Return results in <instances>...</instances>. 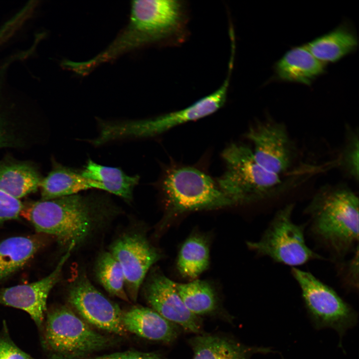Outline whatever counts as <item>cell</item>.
<instances>
[{"instance_id":"6da1fadb","label":"cell","mask_w":359,"mask_h":359,"mask_svg":"<svg viewBox=\"0 0 359 359\" xmlns=\"http://www.w3.org/2000/svg\"><path fill=\"white\" fill-rule=\"evenodd\" d=\"M358 196L347 185L326 184L320 188L306 207L310 232L330 252L343 261L359 246Z\"/></svg>"},{"instance_id":"7a4b0ae2","label":"cell","mask_w":359,"mask_h":359,"mask_svg":"<svg viewBox=\"0 0 359 359\" xmlns=\"http://www.w3.org/2000/svg\"><path fill=\"white\" fill-rule=\"evenodd\" d=\"M109 205L103 196L78 193L31 203L24 206L20 215L36 231L55 237L68 249L88 237L94 219Z\"/></svg>"},{"instance_id":"3957f363","label":"cell","mask_w":359,"mask_h":359,"mask_svg":"<svg viewBox=\"0 0 359 359\" xmlns=\"http://www.w3.org/2000/svg\"><path fill=\"white\" fill-rule=\"evenodd\" d=\"M222 157L225 170L216 181L234 204L268 199L284 191L285 183L281 176L260 166L248 146L231 144L224 150Z\"/></svg>"},{"instance_id":"277c9868","label":"cell","mask_w":359,"mask_h":359,"mask_svg":"<svg viewBox=\"0 0 359 359\" xmlns=\"http://www.w3.org/2000/svg\"><path fill=\"white\" fill-rule=\"evenodd\" d=\"M232 69L231 66H229L228 75L218 89L181 110L144 120L102 121L99 127L100 141L105 144L127 138L151 137L181 124L212 114L225 102Z\"/></svg>"},{"instance_id":"5b68a950","label":"cell","mask_w":359,"mask_h":359,"mask_svg":"<svg viewBox=\"0 0 359 359\" xmlns=\"http://www.w3.org/2000/svg\"><path fill=\"white\" fill-rule=\"evenodd\" d=\"M170 209L176 212L213 209L234 204L216 181L192 167L170 168L159 183Z\"/></svg>"},{"instance_id":"8992f818","label":"cell","mask_w":359,"mask_h":359,"mask_svg":"<svg viewBox=\"0 0 359 359\" xmlns=\"http://www.w3.org/2000/svg\"><path fill=\"white\" fill-rule=\"evenodd\" d=\"M44 334L46 345L56 359H80L113 343L65 306L47 313Z\"/></svg>"},{"instance_id":"52a82bcc","label":"cell","mask_w":359,"mask_h":359,"mask_svg":"<svg viewBox=\"0 0 359 359\" xmlns=\"http://www.w3.org/2000/svg\"><path fill=\"white\" fill-rule=\"evenodd\" d=\"M295 204H286L275 213L259 240L247 241L248 247L257 254L274 262L295 267L313 260H324L306 244L305 224L292 219Z\"/></svg>"},{"instance_id":"ba28073f","label":"cell","mask_w":359,"mask_h":359,"mask_svg":"<svg viewBox=\"0 0 359 359\" xmlns=\"http://www.w3.org/2000/svg\"><path fill=\"white\" fill-rule=\"evenodd\" d=\"M307 314L317 330L331 328L340 336V347L345 333L357 323L358 313L332 287L309 272L292 267Z\"/></svg>"},{"instance_id":"9c48e42d","label":"cell","mask_w":359,"mask_h":359,"mask_svg":"<svg viewBox=\"0 0 359 359\" xmlns=\"http://www.w3.org/2000/svg\"><path fill=\"white\" fill-rule=\"evenodd\" d=\"M245 136L253 144L256 161L266 171L281 176L291 168L296 148L284 124L272 120L259 122Z\"/></svg>"},{"instance_id":"30bf717a","label":"cell","mask_w":359,"mask_h":359,"mask_svg":"<svg viewBox=\"0 0 359 359\" xmlns=\"http://www.w3.org/2000/svg\"><path fill=\"white\" fill-rule=\"evenodd\" d=\"M68 300L85 320L97 328L119 335L126 333L119 306L98 291L85 275L71 284Z\"/></svg>"},{"instance_id":"8fae6325","label":"cell","mask_w":359,"mask_h":359,"mask_svg":"<svg viewBox=\"0 0 359 359\" xmlns=\"http://www.w3.org/2000/svg\"><path fill=\"white\" fill-rule=\"evenodd\" d=\"M110 253L122 267L129 299L136 301L148 271L160 259V254L138 233L120 237L112 244Z\"/></svg>"},{"instance_id":"7c38bea8","label":"cell","mask_w":359,"mask_h":359,"mask_svg":"<svg viewBox=\"0 0 359 359\" xmlns=\"http://www.w3.org/2000/svg\"><path fill=\"white\" fill-rule=\"evenodd\" d=\"M74 245L70 246L52 272L34 282L0 289V304L22 310L40 327L46 311L49 294L59 281L63 267L69 258Z\"/></svg>"},{"instance_id":"4fadbf2b","label":"cell","mask_w":359,"mask_h":359,"mask_svg":"<svg viewBox=\"0 0 359 359\" xmlns=\"http://www.w3.org/2000/svg\"><path fill=\"white\" fill-rule=\"evenodd\" d=\"M145 295L152 309L174 325L186 331L199 332L198 316L185 307L175 286L165 276L156 273L151 276L145 286Z\"/></svg>"},{"instance_id":"5bb4252c","label":"cell","mask_w":359,"mask_h":359,"mask_svg":"<svg viewBox=\"0 0 359 359\" xmlns=\"http://www.w3.org/2000/svg\"><path fill=\"white\" fill-rule=\"evenodd\" d=\"M122 323L126 331L150 340L171 343L178 336L176 325L152 308H131L123 313Z\"/></svg>"},{"instance_id":"9a60e30c","label":"cell","mask_w":359,"mask_h":359,"mask_svg":"<svg viewBox=\"0 0 359 359\" xmlns=\"http://www.w3.org/2000/svg\"><path fill=\"white\" fill-rule=\"evenodd\" d=\"M325 63L317 59L305 45L294 47L276 62L275 72L283 81L307 85L325 71Z\"/></svg>"},{"instance_id":"2e32d148","label":"cell","mask_w":359,"mask_h":359,"mask_svg":"<svg viewBox=\"0 0 359 359\" xmlns=\"http://www.w3.org/2000/svg\"><path fill=\"white\" fill-rule=\"evenodd\" d=\"M189 343L193 352L192 359H250L254 354L272 351L269 348L248 347L215 335L197 336Z\"/></svg>"},{"instance_id":"e0dca14e","label":"cell","mask_w":359,"mask_h":359,"mask_svg":"<svg viewBox=\"0 0 359 359\" xmlns=\"http://www.w3.org/2000/svg\"><path fill=\"white\" fill-rule=\"evenodd\" d=\"M41 200L79 193L89 189H102L100 183L83 177L80 171L55 163L40 184Z\"/></svg>"},{"instance_id":"ac0fdd59","label":"cell","mask_w":359,"mask_h":359,"mask_svg":"<svg viewBox=\"0 0 359 359\" xmlns=\"http://www.w3.org/2000/svg\"><path fill=\"white\" fill-rule=\"evenodd\" d=\"M42 178L36 169L24 162H0V191L19 199L39 188Z\"/></svg>"},{"instance_id":"d6986e66","label":"cell","mask_w":359,"mask_h":359,"mask_svg":"<svg viewBox=\"0 0 359 359\" xmlns=\"http://www.w3.org/2000/svg\"><path fill=\"white\" fill-rule=\"evenodd\" d=\"M80 172L85 178L100 183L103 190L127 201L132 199L134 189L140 180L138 175L129 176L120 168L103 166L90 159Z\"/></svg>"},{"instance_id":"ffe728a7","label":"cell","mask_w":359,"mask_h":359,"mask_svg":"<svg viewBox=\"0 0 359 359\" xmlns=\"http://www.w3.org/2000/svg\"><path fill=\"white\" fill-rule=\"evenodd\" d=\"M358 42L351 28L342 25L311 41L305 46L324 63L334 62L355 50Z\"/></svg>"},{"instance_id":"44dd1931","label":"cell","mask_w":359,"mask_h":359,"mask_svg":"<svg viewBox=\"0 0 359 359\" xmlns=\"http://www.w3.org/2000/svg\"><path fill=\"white\" fill-rule=\"evenodd\" d=\"M42 241L36 237L14 236L0 242V280L23 267L39 250Z\"/></svg>"},{"instance_id":"7402d4cb","label":"cell","mask_w":359,"mask_h":359,"mask_svg":"<svg viewBox=\"0 0 359 359\" xmlns=\"http://www.w3.org/2000/svg\"><path fill=\"white\" fill-rule=\"evenodd\" d=\"M209 263V251L206 241L199 235H192L182 244L177 268L185 278L194 279L206 270Z\"/></svg>"},{"instance_id":"603a6c76","label":"cell","mask_w":359,"mask_h":359,"mask_svg":"<svg viewBox=\"0 0 359 359\" xmlns=\"http://www.w3.org/2000/svg\"><path fill=\"white\" fill-rule=\"evenodd\" d=\"M175 286L185 307L195 316L208 314L216 310V296L207 282L194 280L185 284L175 282Z\"/></svg>"},{"instance_id":"cb8c5ba5","label":"cell","mask_w":359,"mask_h":359,"mask_svg":"<svg viewBox=\"0 0 359 359\" xmlns=\"http://www.w3.org/2000/svg\"><path fill=\"white\" fill-rule=\"evenodd\" d=\"M96 275L110 294L125 301L129 299L125 288V278L120 264L110 252L103 253L96 264Z\"/></svg>"},{"instance_id":"d4e9b609","label":"cell","mask_w":359,"mask_h":359,"mask_svg":"<svg viewBox=\"0 0 359 359\" xmlns=\"http://www.w3.org/2000/svg\"><path fill=\"white\" fill-rule=\"evenodd\" d=\"M359 136L358 129L348 127L339 159L341 170L352 180H359Z\"/></svg>"},{"instance_id":"484cf974","label":"cell","mask_w":359,"mask_h":359,"mask_svg":"<svg viewBox=\"0 0 359 359\" xmlns=\"http://www.w3.org/2000/svg\"><path fill=\"white\" fill-rule=\"evenodd\" d=\"M354 255L347 261L338 262V271L344 285L356 290L359 287V246L354 251Z\"/></svg>"},{"instance_id":"4316f807","label":"cell","mask_w":359,"mask_h":359,"mask_svg":"<svg viewBox=\"0 0 359 359\" xmlns=\"http://www.w3.org/2000/svg\"><path fill=\"white\" fill-rule=\"evenodd\" d=\"M23 207L19 199L0 191V222L18 218Z\"/></svg>"},{"instance_id":"83f0119b","label":"cell","mask_w":359,"mask_h":359,"mask_svg":"<svg viewBox=\"0 0 359 359\" xmlns=\"http://www.w3.org/2000/svg\"><path fill=\"white\" fill-rule=\"evenodd\" d=\"M6 67L5 66H3L0 69V149L11 147L15 144L13 136L8 129L1 110V100L4 86L5 69Z\"/></svg>"},{"instance_id":"f1b7e54d","label":"cell","mask_w":359,"mask_h":359,"mask_svg":"<svg viewBox=\"0 0 359 359\" xmlns=\"http://www.w3.org/2000/svg\"><path fill=\"white\" fill-rule=\"evenodd\" d=\"M0 359H34L7 338H0Z\"/></svg>"},{"instance_id":"f546056e","label":"cell","mask_w":359,"mask_h":359,"mask_svg":"<svg viewBox=\"0 0 359 359\" xmlns=\"http://www.w3.org/2000/svg\"><path fill=\"white\" fill-rule=\"evenodd\" d=\"M93 359H163L162 357L155 352L127 351L116 353L95 357Z\"/></svg>"},{"instance_id":"4dcf8cb0","label":"cell","mask_w":359,"mask_h":359,"mask_svg":"<svg viewBox=\"0 0 359 359\" xmlns=\"http://www.w3.org/2000/svg\"><path fill=\"white\" fill-rule=\"evenodd\" d=\"M11 38V34L7 28L4 26H0V48L8 42Z\"/></svg>"}]
</instances>
